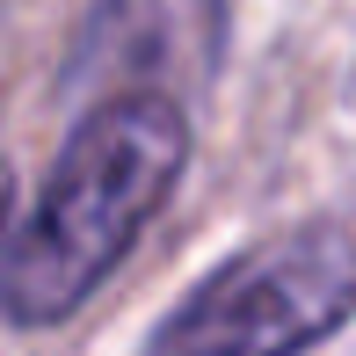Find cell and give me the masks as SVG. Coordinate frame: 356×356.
I'll use <instances>...</instances> for the list:
<instances>
[{
    "label": "cell",
    "mask_w": 356,
    "mask_h": 356,
    "mask_svg": "<svg viewBox=\"0 0 356 356\" xmlns=\"http://www.w3.org/2000/svg\"><path fill=\"white\" fill-rule=\"evenodd\" d=\"M356 313V240L342 225L269 233L218 262L160 320L145 356H305Z\"/></svg>",
    "instance_id": "2"
},
{
    "label": "cell",
    "mask_w": 356,
    "mask_h": 356,
    "mask_svg": "<svg viewBox=\"0 0 356 356\" xmlns=\"http://www.w3.org/2000/svg\"><path fill=\"white\" fill-rule=\"evenodd\" d=\"M225 0H95L66 58V95L102 102H204L225 73Z\"/></svg>",
    "instance_id": "3"
},
{
    "label": "cell",
    "mask_w": 356,
    "mask_h": 356,
    "mask_svg": "<svg viewBox=\"0 0 356 356\" xmlns=\"http://www.w3.org/2000/svg\"><path fill=\"white\" fill-rule=\"evenodd\" d=\"M189 160V117L182 102H102L80 109L66 131L44 189L15 218L8 240V320L15 327H51L80 313L117 262L138 248V233L168 204Z\"/></svg>",
    "instance_id": "1"
}]
</instances>
